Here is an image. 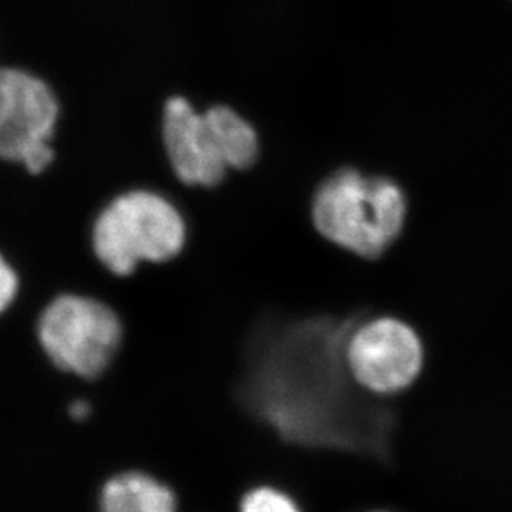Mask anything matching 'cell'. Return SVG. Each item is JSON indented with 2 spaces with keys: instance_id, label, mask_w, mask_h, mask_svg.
<instances>
[{
  "instance_id": "cell-1",
  "label": "cell",
  "mask_w": 512,
  "mask_h": 512,
  "mask_svg": "<svg viewBox=\"0 0 512 512\" xmlns=\"http://www.w3.org/2000/svg\"><path fill=\"white\" fill-rule=\"evenodd\" d=\"M311 215L326 240L361 258H378L403 232L406 198L393 180L346 168L321 183Z\"/></svg>"
},
{
  "instance_id": "cell-2",
  "label": "cell",
  "mask_w": 512,
  "mask_h": 512,
  "mask_svg": "<svg viewBox=\"0 0 512 512\" xmlns=\"http://www.w3.org/2000/svg\"><path fill=\"white\" fill-rule=\"evenodd\" d=\"M187 225L170 200L150 190H130L100 212L92 228V248L100 263L117 276L138 265L165 263L182 253Z\"/></svg>"
},
{
  "instance_id": "cell-3",
  "label": "cell",
  "mask_w": 512,
  "mask_h": 512,
  "mask_svg": "<svg viewBox=\"0 0 512 512\" xmlns=\"http://www.w3.org/2000/svg\"><path fill=\"white\" fill-rule=\"evenodd\" d=\"M122 323L109 305L82 295H60L45 306L37 325L40 346L60 370L97 378L114 360Z\"/></svg>"
},
{
  "instance_id": "cell-4",
  "label": "cell",
  "mask_w": 512,
  "mask_h": 512,
  "mask_svg": "<svg viewBox=\"0 0 512 512\" xmlns=\"http://www.w3.org/2000/svg\"><path fill=\"white\" fill-rule=\"evenodd\" d=\"M60 105L47 82L27 70L0 69V160L40 175L54 163Z\"/></svg>"
},
{
  "instance_id": "cell-5",
  "label": "cell",
  "mask_w": 512,
  "mask_h": 512,
  "mask_svg": "<svg viewBox=\"0 0 512 512\" xmlns=\"http://www.w3.org/2000/svg\"><path fill=\"white\" fill-rule=\"evenodd\" d=\"M345 360L351 380L363 391L394 398L421 378L426 353L413 326L393 316H380L353 326Z\"/></svg>"
},
{
  "instance_id": "cell-6",
  "label": "cell",
  "mask_w": 512,
  "mask_h": 512,
  "mask_svg": "<svg viewBox=\"0 0 512 512\" xmlns=\"http://www.w3.org/2000/svg\"><path fill=\"white\" fill-rule=\"evenodd\" d=\"M162 137L173 173L188 187H215L230 170L207 112H197L183 97L167 100Z\"/></svg>"
},
{
  "instance_id": "cell-7",
  "label": "cell",
  "mask_w": 512,
  "mask_h": 512,
  "mask_svg": "<svg viewBox=\"0 0 512 512\" xmlns=\"http://www.w3.org/2000/svg\"><path fill=\"white\" fill-rule=\"evenodd\" d=\"M100 512H180V503L168 484L142 471H128L107 481Z\"/></svg>"
},
{
  "instance_id": "cell-8",
  "label": "cell",
  "mask_w": 512,
  "mask_h": 512,
  "mask_svg": "<svg viewBox=\"0 0 512 512\" xmlns=\"http://www.w3.org/2000/svg\"><path fill=\"white\" fill-rule=\"evenodd\" d=\"M208 119L217 133L223 160L228 168L247 170L258 160L260 142L250 122L230 107L217 105L207 110Z\"/></svg>"
},
{
  "instance_id": "cell-9",
  "label": "cell",
  "mask_w": 512,
  "mask_h": 512,
  "mask_svg": "<svg viewBox=\"0 0 512 512\" xmlns=\"http://www.w3.org/2000/svg\"><path fill=\"white\" fill-rule=\"evenodd\" d=\"M238 512H305V509L290 491L263 483L245 491Z\"/></svg>"
},
{
  "instance_id": "cell-10",
  "label": "cell",
  "mask_w": 512,
  "mask_h": 512,
  "mask_svg": "<svg viewBox=\"0 0 512 512\" xmlns=\"http://www.w3.org/2000/svg\"><path fill=\"white\" fill-rule=\"evenodd\" d=\"M19 293V275L0 255V315L4 313Z\"/></svg>"
},
{
  "instance_id": "cell-11",
  "label": "cell",
  "mask_w": 512,
  "mask_h": 512,
  "mask_svg": "<svg viewBox=\"0 0 512 512\" xmlns=\"http://www.w3.org/2000/svg\"><path fill=\"white\" fill-rule=\"evenodd\" d=\"M70 413L74 418L84 419L89 416L90 408L89 404L82 403V401H77V403L72 404V409H70Z\"/></svg>"
},
{
  "instance_id": "cell-12",
  "label": "cell",
  "mask_w": 512,
  "mask_h": 512,
  "mask_svg": "<svg viewBox=\"0 0 512 512\" xmlns=\"http://www.w3.org/2000/svg\"><path fill=\"white\" fill-rule=\"evenodd\" d=\"M363 512H394V511H389V509H370V511H363Z\"/></svg>"
}]
</instances>
